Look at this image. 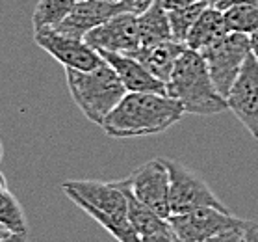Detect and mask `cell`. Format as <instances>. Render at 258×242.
I'll list each match as a JSON object with an SVG mask.
<instances>
[{
    "instance_id": "6da1fadb",
    "label": "cell",
    "mask_w": 258,
    "mask_h": 242,
    "mask_svg": "<svg viewBox=\"0 0 258 242\" xmlns=\"http://www.w3.org/2000/svg\"><path fill=\"white\" fill-rule=\"evenodd\" d=\"M184 114V107L167 93L126 91L100 127L110 138L128 140L165 132Z\"/></svg>"
},
{
    "instance_id": "7a4b0ae2",
    "label": "cell",
    "mask_w": 258,
    "mask_h": 242,
    "mask_svg": "<svg viewBox=\"0 0 258 242\" xmlns=\"http://www.w3.org/2000/svg\"><path fill=\"white\" fill-rule=\"evenodd\" d=\"M165 91L180 103L186 114L216 116L229 110L227 99L212 82L205 58L199 51H191L188 47L180 54L169 80L165 82Z\"/></svg>"
},
{
    "instance_id": "3957f363",
    "label": "cell",
    "mask_w": 258,
    "mask_h": 242,
    "mask_svg": "<svg viewBox=\"0 0 258 242\" xmlns=\"http://www.w3.org/2000/svg\"><path fill=\"white\" fill-rule=\"evenodd\" d=\"M63 69L67 88L75 105L82 110V114L91 123L100 127L106 116L112 112V108L126 93L117 73L106 62L91 71H78L71 67H63Z\"/></svg>"
},
{
    "instance_id": "277c9868",
    "label": "cell",
    "mask_w": 258,
    "mask_h": 242,
    "mask_svg": "<svg viewBox=\"0 0 258 242\" xmlns=\"http://www.w3.org/2000/svg\"><path fill=\"white\" fill-rule=\"evenodd\" d=\"M251 54L249 36L238 32H227L221 39L201 51L216 89L227 99L234 80L240 75L245 58Z\"/></svg>"
},
{
    "instance_id": "5b68a950",
    "label": "cell",
    "mask_w": 258,
    "mask_h": 242,
    "mask_svg": "<svg viewBox=\"0 0 258 242\" xmlns=\"http://www.w3.org/2000/svg\"><path fill=\"white\" fill-rule=\"evenodd\" d=\"M169 171V211L171 214L188 213L199 207H216L229 211L225 203L217 198L208 184L195 173L176 160L164 159ZM169 214V216H171Z\"/></svg>"
},
{
    "instance_id": "8992f818",
    "label": "cell",
    "mask_w": 258,
    "mask_h": 242,
    "mask_svg": "<svg viewBox=\"0 0 258 242\" xmlns=\"http://www.w3.org/2000/svg\"><path fill=\"white\" fill-rule=\"evenodd\" d=\"M167 222L180 242H203L221 231L243 227L247 220H240L230 211L223 209L199 207L188 213L171 214Z\"/></svg>"
},
{
    "instance_id": "52a82bcc",
    "label": "cell",
    "mask_w": 258,
    "mask_h": 242,
    "mask_svg": "<svg viewBox=\"0 0 258 242\" xmlns=\"http://www.w3.org/2000/svg\"><path fill=\"white\" fill-rule=\"evenodd\" d=\"M34 41L63 67L91 71L104 64V58L93 47H89L84 39L71 37L63 32H58L56 28L34 30Z\"/></svg>"
},
{
    "instance_id": "ba28073f",
    "label": "cell",
    "mask_w": 258,
    "mask_h": 242,
    "mask_svg": "<svg viewBox=\"0 0 258 242\" xmlns=\"http://www.w3.org/2000/svg\"><path fill=\"white\" fill-rule=\"evenodd\" d=\"M132 194L162 218H169V171L164 159H153L138 166L128 177Z\"/></svg>"
},
{
    "instance_id": "9c48e42d",
    "label": "cell",
    "mask_w": 258,
    "mask_h": 242,
    "mask_svg": "<svg viewBox=\"0 0 258 242\" xmlns=\"http://www.w3.org/2000/svg\"><path fill=\"white\" fill-rule=\"evenodd\" d=\"M84 41L95 51L121 53L134 56L140 51V34H138V15L134 13H115L99 24L97 28L86 34Z\"/></svg>"
},
{
    "instance_id": "30bf717a",
    "label": "cell",
    "mask_w": 258,
    "mask_h": 242,
    "mask_svg": "<svg viewBox=\"0 0 258 242\" xmlns=\"http://www.w3.org/2000/svg\"><path fill=\"white\" fill-rule=\"evenodd\" d=\"M227 105L249 134L258 140V60L252 53L245 58L240 75L227 95Z\"/></svg>"
},
{
    "instance_id": "8fae6325",
    "label": "cell",
    "mask_w": 258,
    "mask_h": 242,
    "mask_svg": "<svg viewBox=\"0 0 258 242\" xmlns=\"http://www.w3.org/2000/svg\"><path fill=\"white\" fill-rule=\"evenodd\" d=\"M115 13H121L115 0H77L69 15L54 28L71 37L84 39L88 32L97 28Z\"/></svg>"
},
{
    "instance_id": "7c38bea8",
    "label": "cell",
    "mask_w": 258,
    "mask_h": 242,
    "mask_svg": "<svg viewBox=\"0 0 258 242\" xmlns=\"http://www.w3.org/2000/svg\"><path fill=\"white\" fill-rule=\"evenodd\" d=\"M104 58V62L117 73L119 80L123 82L126 91H147V93H167L165 82L156 78L153 73L141 64L140 60L121 53L97 51Z\"/></svg>"
},
{
    "instance_id": "4fadbf2b",
    "label": "cell",
    "mask_w": 258,
    "mask_h": 242,
    "mask_svg": "<svg viewBox=\"0 0 258 242\" xmlns=\"http://www.w3.org/2000/svg\"><path fill=\"white\" fill-rule=\"evenodd\" d=\"M61 190H71L78 198H82L91 207L115 214V216H128L126 213V198L117 181L102 183V181H65Z\"/></svg>"
},
{
    "instance_id": "5bb4252c",
    "label": "cell",
    "mask_w": 258,
    "mask_h": 242,
    "mask_svg": "<svg viewBox=\"0 0 258 242\" xmlns=\"http://www.w3.org/2000/svg\"><path fill=\"white\" fill-rule=\"evenodd\" d=\"M184 51H186L184 43L167 39V41H162L158 45H153V47L140 49L134 54V58L140 60L156 78H160L162 82H167L173 69H175V64L178 62Z\"/></svg>"
},
{
    "instance_id": "9a60e30c",
    "label": "cell",
    "mask_w": 258,
    "mask_h": 242,
    "mask_svg": "<svg viewBox=\"0 0 258 242\" xmlns=\"http://www.w3.org/2000/svg\"><path fill=\"white\" fill-rule=\"evenodd\" d=\"M227 34V26H225L223 12L217 10L216 6H208L203 10L197 21L194 23V26L189 28L188 37L184 45L191 51H203V49L210 47L212 43H216L217 39Z\"/></svg>"
},
{
    "instance_id": "2e32d148",
    "label": "cell",
    "mask_w": 258,
    "mask_h": 242,
    "mask_svg": "<svg viewBox=\"0 0 258 242\" xmlns=\"http://www.w3.org/2000/svg\"><path fill=\"white\" fill-rule=\"evenodd\" d=\"M138 34H140V49L153 47L162 41L173 39L167 10L164 8L162 0H154L145 12L138 15Z\"/></svg>"
},
{
    "instance_id": "e0dca14e",
    "label": "cell",
    "mask_w": 258,
    "mask_h": 242,
    "mask_svg": "<svg viewBox=\"0 0 258 242\" xmlns=\"http://www.w3.org/2000/svg\"><path fill=\"white\" fill-rule=\"evenodd\" d=\"M117 184L121 186V190L124 192V198H126V213H128V220L132 227L136 229V233L140 236L153 235V233H158V231L171 229L169 222L162 216L154 213L153 209H149L147 205H143L130 190L128 179H121L117 181Z\"/></svg>"
},
{
    "instance_id": "ac0fdd59",
    "label": "cell",
    "mask_w": 258,
    "mask_h": 242,
    "mask_svg": "<svg viewBox=\"0 0 258 242\" xmlns=\"http://www.w3.org/2000/svg\"><path fill=\"white\" fill-rule=\"evenodd\" d=\"M63 192L75 205L80 207L84 213H88L97 224L102 225V227H104V229L108 231L117 242H141V236L138 235L136 229L132 227L128 216H115V214L99 211V209L91 207L89 203H86L82 198H78L75 192H71V190H63Z\"/></svg>"
},
{
    "instance_id": "d6986e66",
    "label": "cell",
    "mask_w": 258,
    "mask_h": 242,
    "mask_svg": "<svg viewBox=\"0 0 258 242\" xmlns=\"http://www.w3.org/2000/svg\"><path fill=\"white\" fill-rule=\"evenodd\" d=\"M77 0H39L32 13V26L34 30L54 28L63 21Z\"/></svg>"
},
{
    "instance_id": "ffe728a7",
    "label": "cell",
    "mask_w": 258,
    "mask_h": 242,
    "mask_svg": "<svg viewBox=\"0 0 258 242\" xmlns=\"http://www.w3.org/2000/svg\"><path fill=\"white\" fill-rule=\"evenodd\" d=\"M208 6V2H195L189 6L175 8V10H167V17H169V26H171V36L175 41L184 43L188 37L189 28L194 26V23L197 21L203 10Z\"/></svg>"
},
{
    "instance_id": "44dd1931",
    "label": "cell",
    "mask_w": 258,
    "mask_h": 242,
    "mask_svg": "<svg viewBox=\"0 0 258 242\" xmlns=\"http://www.w3.org/2000/svg\"><path fill=\"white\" fill-rule=\"evenodd\" d=\"M0 225H4L10 233L28 235V222L24 216L23 205L10 190L0 194Z\"/></svg>"
},
{
    "instance_id": "7402d4cb",
    "label": "cell",
    "mask_w": 258,
    "mask_h": 242,
    "mask_svg": "<svg viewBox=\"0 0 258 242\" xmlns=\"http://www.w3.org/2000/svg\"><path fill=\"white\" fill-rule=\"evenodd\" d=\"M223 19L227 32H238L251 36L258 30V6H232L223 10Z\"/></svg>"
},
{
    "instance_id": "603a6c76",
    "label": "cell",
    "mask_w": 258,
    "mask_h": 242,
    "mask_svg": "<svg viewBox=\"0 0 258 242\" xmlns=\"http://www.w3.org/2000/svg\"><path fill=\"white\" fill-rule=\"evenodd\" d=\"M115 2L119 4V12L140 15V13H143L147 8L153 4L154 0H115Z\"/></svg>"
},
{
    "instance_id": "cb8c5ba5",
    "label": "cell",
    "mask_w": 258,
    "mask_h": 242,
    "mask_svg": "<svg viewBox=\"0 0 258 242\" xmlns=\"http://www.w3.org/2000/svg\"><path fill=\"white\" fill-rule=\"evenodd\" d=\"M243 227H232V229L221 231V233H217V235L210 236L203 242H243Z\"/></svg>"
},
{
    "instance_id": "d4e9b609",
    "label": "cell",
    "mask_w": 258,
    "mask_h": 242,
    "mask_svg": "<svg viewBox=\"0 0 258 242\" xmlns=\"http://www.w3.org/2000/svg\"><path fill=\"white\" fill-rule=\"evenodd\" d=\"M141 242H180L176 238V235L173 233V229H165L153 233V235L141 236Z\"/></svg>"
},
{
    "instance_id": "484cf974",
    "label": "cell",
    "mask_w": 258,
    "mask_h": 242,
    "mask_svg": "<svg viewBox=\"0 0 258 242\" xmlns=\"http://www.w3.org/2000/svg\"><path fill=\"white\" fill-rule=\"evenodd\" d=\"M241 4H247V6H258V0H219L216 4L217 10H227V8L232 6H241Z\"/></svg>"
},
{
    "instance_id": "4316f807",
    "label": "cell",
    "mask_w": 258,
    "mask_h": 242,
    "mask_svg": "<svg viewBox=\"0 0 258 242\" xmlns=\"http://www.w3.org/2000/svg\"><path fill=\"white\" fill-rule=\"evenodd\" d=\"M243 242H258V224L247 222L243 227Z\"/></svg>"
},
{
    "instance_id": "83f0119b",
    "label": "cell",
    "mask_w": 258,
    "mask_h": 242,
    "mask_svg": "<svg viewBox=\"0 0 258 242\" xmlns=\"http://www.w3.org/2000/svg\"><path fill=\"white\" fill-rule=\"evenodd\" d=\"M195 2H203V0H162L165 10H175V8L182 6H189V4H195Z\"/></svg>"
},
{
    "instance_id": "f1b7e54d",
    "label": "cell",
    "mask_w": 258,
    "mask_h": 242,
    "mask_svg": "<svg viewBox=\"0 0 258 242\" xmlns=\"http://www.w3.org/2000/svg\"><path fill=\"white\" fill-rule=\"evenodd\" d=\"M0 242H28V235H17V233H12V235L0 238Z\"/></svg>"
},
{
    "instance_id": "f546056e",
    "label": "cell",
    "mask_w": 258,
    "mask_h": 242,
    "mask_svg": "<svg viewBox=\"0 0 258 242\" xmlns=\"http://www.w3.org/2000/svg\"><path fill=\"white\" fill-rule=\"evenodd\" d=\"M249 41H251V53H252V56L258 60V30H256V32H252L251 36H249Z\"/></svg>"
},
{
    "instance_id": "4dcf8cb0",
    "label": "cell",
    "mask_w": 258,
    "mask_h": 242,
    "mask_svg": "<svg viewBox=\"0 0 258 242\" xmlns=\"http://www.w3.org/2000/svg\"><path fill=\"white\" fill-rule=\"evenodd\" d=\"M4 192H8V181L4 177V173L0 171V194H4Z\"/></svg>"
},
{
    "instance_id": "1f68e13d",
    "label": "cell",
    "mask_w": 258,
    "mask_h": 242,
    "mask_svg": "<svg viewBox=\"0 0 258 242\" xmlns=\"http://www.w3.org/2000/svg\"><path fill=\"white\" fill-rule=\"evenodd\" d=\"M2 157H4V148H2V142H0V162H2Z\"/></svg>"
},
{
    "instance_id": "d6a6232c",
    "label": "cell",
    "mask_w": 258,
    "mask_h": 242,
    "mask_svg": "<svg viewBox=\"0 0 258 242\" xmlns=\"http://www.w3.org/2000/svg\"><path fill=\"white\" fill-rule=\"evenodd\" d=\"M206 2H208L210 6H216V4H217V2H219V0H206Z\"/></svg>"
}]
</instances>
